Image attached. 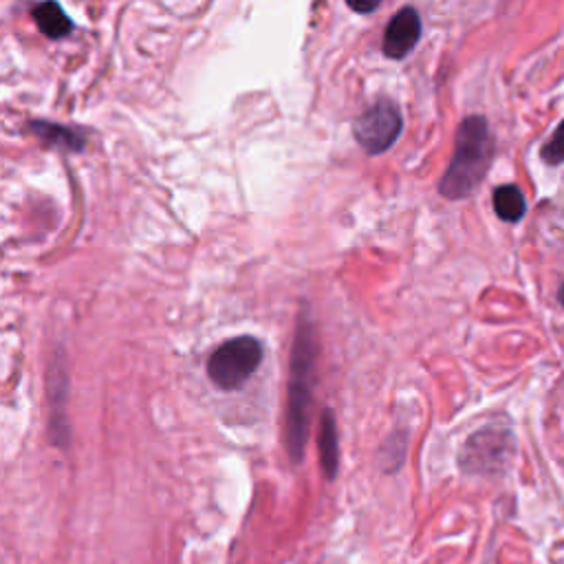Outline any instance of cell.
Segmentation results:
<instances>
[{
  "instance_id": "cell-1",
  "label": "cell",
  "mask_w": 564,
  "mask_h": 564,
  "mask_svg": "<svg viewBox=\"0 0 564 564\" xmlns=\"http://www.w3.org/2000/svg\"><path fill=\"white\" fill-rule=\"evenodd\" d=\"M315 335L313 324L306 315L297 317L293 352H291V377H289V405H286V425H284V443L291 460H302L306 434H308V412L313 401V383H315Z\"/></svg>"
},
{
  "instance_id": "cell-2",
  "label": "cell",
  "mask_w": 564,
  "mask_h": 564,
  "mask_svg": "<svg viewBox=\"0 0 564 564\" xmlns=\"http://www.w3.org/2000/svg\"><path fill=\"white\" fill-rule=\"evenodd\" d=\"M494 152V141L485 117H467L456 130V143L452 161L438 183V192L458 200L469 196L482 181Z\"/></svg>"
},
{
  "instance_id": "cell-3",
  "label": "cell",
  "mask_w": 564,
  "mask_h": 564,
  "mask_svg": "<svg viewBox=\"0 0 564 564\" xmlns=\"http://www.w3.org/2000/svg\"><path fill=\"white\" fill-rule=\"evenodd\" d=\"M262 344L251 335L220 344L207 359V377L220 390H238L260 366Z\"/></svg>"
},
{
  "instance_id": "cell-4",
  "label": "cell",
  "mask_w": 564,
  "mask_h": 564,
  "mask_svg": "<svg viewBox=\"0 0 564 564\" xmlns=\"http://www.w3.org/2000/svg\"><path fill=\"white\" fill-rule=\"evenodd\" d=\"M401 128L403 119L399 108L390 101H379L355 119L352 134L368 154H381L392 148V143L401 134Z\"/></svg>"
},
{
  "instance_id": "cell-5",
  "label": "cell",
  "mask_w": 564,
  "mask_h": 564,
  "mask_svg": "<svg viewBox=\"0 0 564 564\" xmlns=\"http://www.w3.org/2000/svg\"><path fill=\"white\" fill-rule=\"evenodd\" d=\"M421 37V18L416 9L403 7L399 9L386 26L381 51L390 59H403Z\"/></svg>"
},
{
  "instance_id": "cell-6",
  "label": "cell",
  "mask_w": 564,
  "mask_h": 564,
  "mask_svg": "<svg viewBox=\"0 0 564 564\" xmlns=\"http://www.w3.org/2000/svg\"><path fill=\"white\" fill-rule=\"evenodd\" d=\"M317 447H319V465L328 480L337 476L339 469V441H337V425L335 416L328 408L322 410L319 419V434H317Z\"/></svg>"
},
{
  "instance_id": "cell-7",
  "label": "cell",
  "mask_w": 564,
  "mask_h": 564,
  "mask_svg": "<svg viewBox=\"0 0 564 564\" xmlns=\"http://www.w3.org/2000/svg\"><path fill=\"white\" fill-rule=\"evenodd\" d=\"M33 18L37 29L51 37V40H62L73 31L70 18L64 13V9L57 2H40L33 7Z\"/></svg>"
},
{
  "instance_id": "cell-8",
  "label": "cell",
  "mask_w": 564,
  "mask_h": 564,
  "mask_svg": "<svg viewBox=\"0 0 564 564\" xmlns=\"http://www.w3.org/2000/svg\"><path fill=\"white\" fill-rule=\"evenodd\" d=\"M31 130L46 143L62 148V150H70V152H79L84 148V134L75 128L68 126H59V123H48V121H33Z\"/></svg>"
},
{
  "instance_id": "cell-9",
  "label": "cell",
  "mask_w": 564,
  "mask_h": 564,
  "mask_svg": "<svg viewBox=\"0 0 564 564\" xmlns=\"http://www.w3.org/2000/svg\"><path fill=\"white\" fill-rule=\"evenodd\" d=\"M494 209L498 214L500 220L507 223H516L524 216L527 212V200L524 194L520 192V187L507 183V185H498L494 189Z\"/></svg>"
},
{
  "instance_id": "cell-10",
  "label": "cell",
  "mask_w": 564,
  "mask_h": 564,
  "mask_svg": "<svg viewBox=\"0 0 564 564\" xmlns=\"http://www.w3.org/2000/svg\"><path fill=\"white\" fill-rule=\"evenodd\" d=\"M540 156H542L544 163H549V165H560V163H564V119H562V123L555 128V132L549 137V141L542 145Z\"/></svg>"
},
{
  "instance_id": "cell-11",
  "label": "cell",
  "mask_w": 564,
  "mask_h": 564,
  "mask_svg": "<svg viewBox=\"0 0 564 564\" xmlns=\"http://www.w3.org/2000/svg\"><path fill=\"white\" fill-rule=\"evenodd\" d=\"M348 7H350L352 11H359V13H370V11H375V9L379 7V2H366V4H359V2H348Z\"/></svg>"
},
{
  "instance_id": "cell-12",
  "label": "cell",
  "mask_w": 564,
  "mask_h": 564,
  "mask_svg": "<svg viewBox=\"0 0 564 564\" xmlns=\"http://www.w3.org/2000/svg\"><path fill=\"white\" fill-rule=\"evenodd\" d=\"M557 297H560V302H562V304H564V284H562V286H560V291H557Z\"/></svg>"
}]
</instances>
